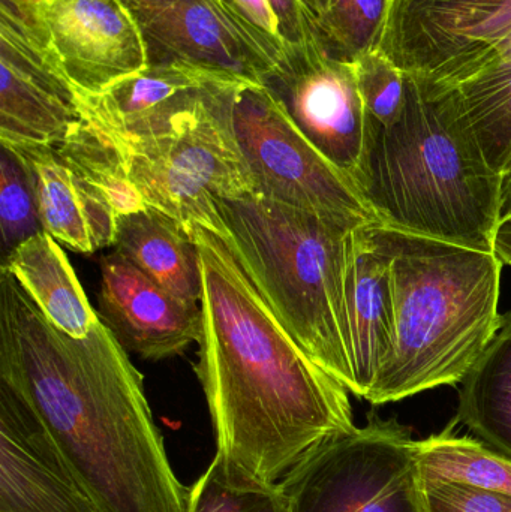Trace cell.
Listing matches in <instances>:
<instances>
[{
  "mask_svg": "<svg viewBox=\"0 0 511 512\" xmlns=\"http://www.w3.org/2000/svg\"><path fill=\"white\" fill-rule=\"evenodd\" d=\"M201 268L195 366L234 489L279 486L333 436L356 429L350 391L276 318L221 234L192 225Z\"/></svg>",
  "mask_w": 511,
  "mask_h": 512,
  "instance_id": "obj_1",
  "label": "cell"
},
{
  "mask_svg": "<svg viewBox=\"0 0 511 512\" xmlns=\"http://www.w3.org/2000/svg\"><path fill=\"white\" fill-rule=\"evenodd\" d=\"M0 381L41 418L96 511H188L126 349L101 318L80 339L63 333L3 268Z\"/></svg>",
  "mask_w": 511,
  "mask_h": 512,
  "instance_id": "obj_2",
  "label": "cell"
},
{
  "mask_svg": "<svg viewBox=\"0 0 511 512\" xmlns=\"http://www.w3.org/2000/svg\"><path fill=\"white\" fill-rule=\"evenodd\" d=\"M501 182L449 96L407 75L392 125L372 119L354 185L384 227L494 252Z\"/></svg>",
  "mask_w": 511,
  "mask_h": 512,
  "instance_id": "obj_3",
  "label": "cell"
},
{
  "mask_svg": "<svg viewBox=\"0 0 511 512\" xmlns=\"http://www.w3.org/2000/svg\"><path fill=\"white\" fill-rule=\"evenodd\" d=\"M390 258L396 342L365 400L386 405L461 384L501 325L495 252L371 225Z\"/></svg>",
  "mask_w": 511,
  "mask_h": 512,
  "instance_id": "obj_4",
  "label": "cell"
},
{
  "mask_svg": "<svg viewBox=\"0 0 511 512\" xmlns=\"http://www.w3.org/2000/svg\"><path fill=\"white\" fill-rule=\"evenodd\" d=\"M224 234L276 318L303 351L354 391L347 283L357 225L260 195L216 200Z\"/></svg>",
  "mask_w": 511,
  "mask_h": 512,
  "instance_id": "obj_5",
  "label": "cell"
},
{
  "mask_svg": "<svg viewBox=\"0 0 511 512\" xmlns=\"http://www.w3.org/2000/svg\"><path fill=\"white\" fill-rule=\"evenodd\" d=\"M239 87L210 83L189 90L123 131L93 126L116 147L147 206L186 228L224 234L216 200L257 195L234 134Z\"/></svg>",
  "mask_w": 511,
  "mask_h": 512,
  "instance_id": "obj_6",
  "label": "cell"
},
{
  "mask_svg": "<svg viewBox=\"0 0 511 512\" xmlns=\"http://www.w3.org/2000/svg\"><path fill=\"white\" fill-rule=\"evenodd\" d=\"M281 487L291 512H429L411 430L374 414L324 442Z\"/></svg>",
  "mask_w": 511,
  "mask_h": 512,
  "instance_id": "obj_7",
  "label": "cell"
},
{
  "mask_svg": "<svg viewBox=\"0 0 511 512\" xmlns=\"http://www.w3.org/2000/svg\"><path fill=\"white\" fill-rule=\"evenodd\" d=\"M233 126L257 195L357 227L380 224L353 180L303 137L266 86L237 89Z\"/></svg>",
  "mask_w": 511,
  "mask_h": 512,
  "instance_id": "obj_8",
  "label": "cell"
},
{
  "mask_svg": "<svg viewBox=\"0 0 511 512\" xmlns=\"http://www.w3.org/2000/svg\"><path fill=\"white\" fill-rule=\"evenodd\" d=\"M264 86L303 137L354 182L371 123L356 60L336 56L315 36L285 45Z\"/></svg>",
  "mask_w": 511,
  "mask_h": 512,
  "instance_id": "obj_9",
  "label": "cell"
},
{
  "mask_svg": "<svg viewBox=\"0 0 511 512\" xmlns=\"http://www.w3.org/2000/svg\"><path fill=\"white\" fill-rule=\"evenodd\" d=\"M122 2L140 27L149 65L179 63L240 86H264L272 71L210 0Z\"/></svg>",
  "mask_w": 511,
  "mask_h": 512,
  "instance_id": "obj_10",
  "label": "cell"
},
{
  "mask_svg": "<svg viewBox=\"0 0 511 512\" xmlns=\"http://www.w3.org/2000/svg\"><path fill=\"white\" fill-rule=\"evenodd\" d=\"M44 20L75 96L99 95L149 66L140 27L122 0H54Z\"/></svg>",
  "mask_w": 511,
  "mask_h": 512,
  "instance_id": "obj_11",
  "label": "cell"
},
{
  "mask_svg": "<svg viewBox=\"0 0 511 512\" xmlns=\"http://www.w3.org/2000/svg\"><path fill=\"white\" fill-rule=\"evenodd\" d=\"M0 512H98L41 418L2 381Z\"/></svg>",
  "mask_w": 511,
  "mask_h": 512,
  "instance_id": "obj_12",
  "label": "cell"
},
{
  "mask_svg": "<svg viewBox=\"0 0 511 512\" xmlns=\"http://www.w3.org/2000/svg\"><path fill=\"white\" fill-rule=\"evenodd\" d=\"M98 306L120 345L146 360L176 357L200 339V303L168 291L116 251L101 259Z\"/></svg>",
  "mask_w": 511,
  "mask_h": 512,
  "instance_id": "obj_13",
  "label": "cell"
},
{
  "mask_svg": "<svg viewBox=\"0 0 511 512\" xmlns=\"http://www.w3.org/2000/svg\"><path fill=\"white\" fill-rule=\"evenodd\" d=\"M80 119L50 51L0 33V143L57 146Z\"/></svg>",
  "mask_w": 511,
  "mask_h": 512,
  "instance_id": "obj_14",
  "label": "cell"
},
{
  "mask_svg": "<svg viewBox=\"0 0 511 512\" xmlns=\"http://www.w3.org/2000/svg\"><path fill=\"white\" fill-rule=\"evenodd\" d=\"M509 12L511 0H402L387 6L377 48L408 77L425 78Z\"/></svg>",
  "mask_w": 511,
  "mask_h": 512,
  "instance_id": "obj_15",
  "label": "cell"
},
{
  "mask_svg": "<svg viewBox=\"0 0 511 512\" xmlns=\"http://www.w3.org/2000/svg\"><path fill=\"white\" fill-rule=\"evenodd\" d=\"M23 165L38 207L42 231L78 254L114 245L117 213L99 197L56 146L2 144Z\"/></svg>",
  "mask_w": 511,
  "mask_h": 512,
  "instance_id": "obj_16",
  "label": "cell"
},
{
  "mask_svg": "<svg viewBox=\"0 0 511 512\" xmlns=\"http://www.w3.org/2000/svg\"><path fill=\"white\" fill-rule=\"evenodd\" d=\"M347 309L353 394L366 399L389 363L396 342L390 258L372 236L371 225L354 233Z\"/></svg>",
  "mask_w": 511,
  "mask_h": 512,
  "instance_id": "obj_17",
  "label": "cell"
},
{
  "mask_svg": "<svg viewBox=\"0 0 511 512\" xmlns=\"http://www.w3.org/2000/svg\"><path fill=\"white\" fill-rule=\"evenodd\" d=\"M113 248L168 291L200 303L197 245L191 230L173 216L153 207L119 216Z\"/></svg>",
  "mask_w": 511,
  "mask_h": 512,
  "instance_id": "obj_18",
  "label": "cell"
},
{
  "mask_svg": "<svg viewBox=\"0 0 511 512\" xmlns=\"http://www.w3.org/2000/svg\"><path fill=\"white\" fill-rule=\"evenodd\" d=\"M2 268L63 333L80 339L98 321L68 256L45 231L9 251Z\"/></svg>",
  "mask_w": 511,
  "mask_h": 512,
  "instance_id": "obj_19",
  "label": "cell"
},
{
  "mask_svg": "<svg viewBox=\"0 0 511 512\" xmlns=\"http://www.w3.org/2000/svg\"><path fill=\"white\" fill-rule=\"evenodd\" d=\"M461 384L456 420L511 459V312Z\"/></svg>",
  "mask_w": 511,
  "mask_h": 512,
  "instance_id": "obj_20",
  "label": "cell"
},
{
  "mask_svg": "<svg viewBox=\"0 0 511 512\" xmlns=\"http://www.w3.org/2000/svg\"><path fill=\"white\" fill-rule=\"evenodd\" d=\"M210 83H227L191 66H147L96 96H75L78 113L104 131H123L164 107L171 99ZM234 84V83H231Z\"/></svg>",
  "mask_w": 511,
  "mask_h": 512,
  "instance_id": "obj_21",
  "label": "cell"
},
{
  "mask_svg": "<svg viewBox=\"0 0 511 512\" xmlns=\"http://www.w3.org/2000/svg\"><path fill=\"white\" fill-rule=\"evenodd\" d=\"M420 83L449 96L489 167L501 177L510 173L511 62L491 63L449 84Z\"/></svg>",
  "mask_w": 511,
  "mask_h": 512,
  "instance_id": "obj_22",
  "label": "cell"
},
{
  "mask_svg": "<svg viewBox=\"0 0 511 512\" xmlns=\"http://www.w3.org/2000/svg\"><path fill=\"white\" fill-rule=\"evenodd\" d=\"M453 426L417 441L423 480L468 484L511 498V459L477 439L456 436Z\"/></svg>",
  "mask_w": 511,
  "mask_h": 512,
  "instance_id": "obj_23",
  "label": "cell"
},
{
  "mask_svg": "<svg viewBox=\"0 0 511 512\" xmlns=\"http://www.w3.org/2000/svg\"><path fill=\"white\" fill-rule=\"evenodd\" d=\"M56 149L78 176L113 207L117 216L149 207L129 177L116 147L83 117Z\"/></svg>",
  "mask_w": 511,
  "mask_h": 512,
  "instance_id": "obj_24",
  "label": "cell"
},
{
  "mask_svg": "<svg viewBox=\"0 0 511 512\" xmlns=\"http://www.w3.org/2000/svg\"><path fill=\"white\" fill-rule=\"evenodd\" d=\"M386 8L387 0H327L321 39L336 56L354 59L377 47Z\"/></svg>",
  "mask_w": 511,
  "mask_h": 512,
  "instance_id": "obj_25",
  "label": "cell"
},
{
  "mask_svg": "<svg viewBox=\"0 0 511 512\" xmlns=\"http://www.w3.org/2000/svg\"><path fill=\"white\" fill-rule=\"evenodd\" d=\"M186 512H291L281 484L264 489H234L222 474L218 460L189 489Z\"/></svg>",
  "mask_w": 511,
  "mask_h": 512,
  "instance_id": "obj_26",
  "label": "cell"
},
{
  "mask_svg": "<svg viewBox=\"0 0 511 512\" xmlns=\"http://www.w3.org/2000/svg\"><path fill=\"white\" fill-rule=\"evenodd\" d=\"M38 207L29 177L17 158L2 146L0 156V233L3 248L15 246L41 233Z\"/></svg>",
  "mask_w": 511,
  "mask_h": 512,
  "instance_id": "obj_27",
  "label": "cell"
},
{
  "mask_svg": "<svg viewBox=\"0 0 511 512\" xmlns=\"http://www.w3.org/2000/svg\"><path fill=\"white\" fill-rule=\"evenodd\" d=\"M354 60L369 116L381 125H392L407 102V75L377 47Z\"/></svg>",
  "mask_w": 511,
  "mask_h": 512,
  "instance_id": "obj_28",
  "label": "cell"
},
{
  "mask_svg": "<svg viewBox=\"0 0 511 512\" xmlns=\"http://www.w3.org/2000/svg\"><path fill=\"white\" fill-rule=\"evenodd\" d=\"M218 11L245 36L255 51L276 68L285 53L278 18L269 0H210ZM270 71V72H272Z\"/></svg>",
  "mask_w": 511,
  "mask_h": 512,
  "instance_id": "obj_29",
  "label": "cell"
},
{
  "mask_svg": "<svg viewBox=\"0 0 511 512\" xmlns=\"http://www.w3.org/2000/svg\"><path fill=\"white\" fill-rule=\"evenodd\" d=\"M429 512H511V498L468 484L423 480Z\"/></svg>",
  "mask_w": 511,
  "mask_h": 512,
  "instance_id": "obj_30",
  "label": "cell"
},
{
  "mask_svg": "<svg viewBox=\"0 0 511 512\" xmlns=\"http://www.w3.org/2000/svg\"><path fill=\"white\" fill-rule=\"evenodd\" d=\"M269 5L278 18L285 45L299 44L315 36L321 38L317 17L303 0H269Z\"/></svg>",
  "mask_w": 511,
  "mask_h": 512,
  "instance_id": "obj_31",
  "label": "cell"
},
{
  "mask_svg": "<svg viewBox=\"0 0 511 512\" xmlns=\"http://www.w3.org/2000/svg\"><path fill=\"white\" fill-rule=\"evenodd\" d=\"M494 252L504 265H511V221L501 222L498 227Z\"/></svg>",
  "mask_w": 511,
  "mask_h": 512,
  "instance_id": "obj_32",
  "label": "cell"
},
{
  "mask_svg": "<svg viewBox=\"0 0 511 512\" xmlns=\"http://www.w3.org/2000/svg\"><path fill=\"white\" fill-rule=\"evenodd\" d=\"M500 216L501 222L511 221V171L503 176L501 182Z\"/></svg>",
  "mask_w": 511,
  "mask_h": 512,
  "instance_id": "obj_33",
  "label": "cell"
},
{
  "mask_svg": "<svg viewBox=\"0 0 511 512\" xmlns=\"http://www.w3.org/2000/svg\"><path fill=\"white\" fill-rule=\"evenodd\" d=\"M327 0H311L312 11L317 15V18H320L321 12L326 8Z\"/></svg>",
  "mask_w": 511,
  "mask_h": 512,
  "instance_id": "obj_34",
  "label": "cell"
},
{
  "mask_svg": "<svg viewBox=\"0 0 511 512\" xmlns=\"http://www.w3.org/2000/svg\"><path fill=\"white\" fill-rule=\"evenodd\" d=\"M303 2H305V5L308 6L309 9H311L312 11V5H311V0H303ZM314 12V11H312ZM315 17H317V15H315ZM318 20V18H317Z\"/></svg>",
  "mask_w": 511,
  "mask_h": 512,
  "instance_id": "obj_35",
  "label": "cell"
},
{
  "mask_svg": "<svg viewBox=\"0 0 511 512\" xmlns=\"http://www.w3.org/2000/svg\"><path fill=\"white\" fill-rule=\"evenodd\" d=\"M398 2H402V0H387V6L395 5Z\"/></svg>",
  "mask_w": 511,
  "mask_h": 512,
  "instance_id": "obj_36",
  "label": "cell"
},
{
  "mask_svg": "<svg viewBox=\"0 0 511 512\" xmlns=\"http://www.w3.org/2000/svg\"><path fill=\"white\" fill-rule=\"evenodd\" d=\"M39 2H42V3H51V2H54V0H39Z\"/></svg>",
  "mask_w": 511,
  "mask_h": 512,
  "instance_id": "obj_37",
  "label": "cell"
}]
</instances>
